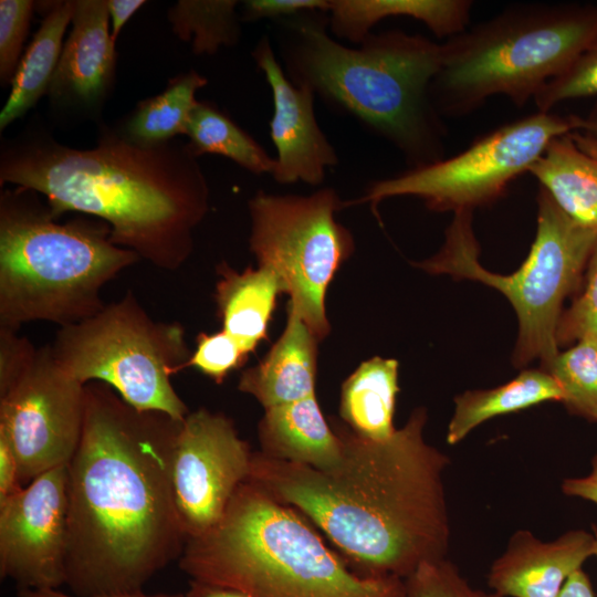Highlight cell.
<instances>
[{"label":"cell","mask_w":597,"mask_h":597,"mask_svg":"<svg viewBox=\"0 0 597 597\" xmlns=\"http://www.w3.org/2000/svg\"><path fill=\"white\" fill-rule=\"evenodd\" d=\"M557 597H596L587 573L579 568L566 580Z\"/></svg>","instance_id":"b9f144b4"},{"label":"cell","mask_w":597,"mask_h":597,"mask_svg":"<svg viewBox=\"0 0 597 597\" xmlns=\"http://www.w3.org/2000/svg\"><path fill=\"white\" fill-rule=\"evenodd\" d=\"M178 562L192 580L250 597H406L405 579L356 574L301 513L250 481Z\"/></svg>","instance_id":"5b68a950"},{"label":"cell","mask_w":597,"mask_h":597,"mask_svg":"<svg viewBox=\"0 0 597 597\" xmlns=\"http://www.w3.org/2000/svg\"><path fill=\"white\" fill-rule=\"evenodd\" d=\"M33 1H0V81L11 84L33 14Z\"/></svg>","instance_id":"836d02e7"},{"label":"cell","mask_w":597,"mask_h":597,"mask_svg":"<svg viewBox=\"0 0 597 597\" xmlns=\"http://www.w3.org/2000/svg\"><path fill=\"white\" fill-rule=\"evenodd\" d=\"M580 116L536 112L475 139L461 153L371 182L365 195L344 206L413 196L433 211L473 210L494 202L541 157L556 137L577 130Z\"/></svg>","instance_id":"8fae6325"},{"label":"cell","mask_w":597,"mask_h":597,"mask_svg":"<svg viewBox=\"0 0 597 597\" xmlns=\"http://www.w3.org/2000/svg\"><path fill=\"white\" fill-rule=\"evenodd\" d=\"M50 348L59 367L82 385L103 383L137 410L176 420L189 413L171 383L191 355L184 327L151 318L132 292L61 327Z\"/></svg>","instance_id":"9c48e42d"},{"label":"cell","mask_w":597,"mask_h":597,"mask_svg":"<svg viewBox=\"0 0 597 597\" xmlns=\"http://www.w3.org/2000/svg\"><path fill=\"white\" fill-rule=\"evenodd\" d=\"M182 420L85 385L78 447L67 463L65 583L80 597L142 590L187 543L171 482Z\"/></svg>","instance_id":"6da1fadb"},{"label":"cell","mask_w":597,"mask_h":597,"mask_svg":"<svg viewBox=\"0 0 597 597\" xmlns=\"http://www.w3.org/2000/svg\"><path fill=\"white\" fill-rule=\"evenodd\" d=\"M342 207L332 188L310 196L259 191L249 201L250 249L259 266L276 273L289 305L318 342L329 332L327 287L354 250L352 233L335 219Z\"/></svg>","instance_id":"30bf717a"},{"label":"cell","mask_w":597,"mask_h":597,"mask_svg":"<svg viewBox=\"0 0 597 597\" xmlns=\"http://www.w3.org/2000/svg\"><path fill=\"white\" fill-rule=\"evenodd\" d=\"M597 95V33L573 63L548 81L535 95L537 112L549 113L556 105Z\"/></svg>","instance_id":"f546056e"},{"label":"cell","mask_w":597,"mask_h":597,"mask_svg":"<svg viewBox=\"0 0 597 597\" xmlns=\"http://www.w3.org/2000/svg\"><path fill=\"white\" fill-rule=\"evenodd\" d=\"M472 6L469 0H331L328 28L336 38L360 44L383 19L407 17L448 40L468 28Z\"/></svg>","instance_id":"ffe728a7"},{"label":"cell","mask_w":597,"mask_h":597,"mask_svg":"<svg viewBox=\"0 0 597 597\" xmlns=\"http://www.w3.org/2000/svg\"><path fill=\"white\" fill-rule=\"evenodd\" d=\"M398 362L374 357L363 362L343 383L339 413L355 433L386 440L394 434L398 394Z\"/></svg>","instance_id":"cb8c5ba5"},{"label":"cell","mask_w":597,"mask_h":597,"mask_svg":"<svg viewBox=\"0 0 597 597\" xmlns=\"http://www.w3.org/2000/svg\"><path fill=\"white\" fill-rule=\"evenodd\" d=\"M207 83L206 77L192 70L175 76L161 93L137 104L121 134L144 146L168 143L178 135H186L199 102L196 92Z\"/></svg>","instance_id":"484cf974"},{"label":"cell","mask_w":597,"mask_h":597,"mask_svg":"<svg viewBox=\"0 0 597 597\" xmlns=\"http://www.w3.org/2000/svg\"><path fill=\"white\" fill-rule=\"evenodd\" d=\"M84 410L85 385L59 367L50 345L35 348L0 391V431L14 450L24 486L67 465L81 440Z\"/></svg>","instance_id":"7c38bea8"},{"label":"cell","mask_w":597,"mask_h":597,"mask_svg":"<svg viewBox=\"0 0 597 597\" xmlns=\"http://www.w3.org/2000/svg\"><path fill=\"white\" fill-rule=\"evenodd\" d=\"M244 21L286 19L305 12L327 13L331 0H248L242 2Z\"/></svg>","instance_id":"e575fe53"},{"label":"cell","mask_w":597,"mask_h":597,"mask_svg":"<svg viewBox=\"0 0 597 597\" xmlns=\"http://www.w3.org/2000/svg\"><path fill=\"white\" fill-rule=\"evenodd\" d=\"M559 385L574 415L597 422V339L584 337L558 353L545 369Z\"/></svg>","instance_id":"f1b7e54d"},{"label":"cell","mask_w":597,"mask_h":597,"mask_svg":"<svg viewBox=\"0 0 597 597\" xmlns=\"http://www.w3.org/2000/svg\"><path fill=\"white\" fill-rule=\"evenodd\" d=\"M576 144L597 157V102L585 117H580V126L572 132Z\"/></svg>","instance_id":"f35d334b"},{"label":"cell","mask_w":597,"mask_h":597,"mask_svg":"<svg viewBox=\"0 0 597 597\" xmlns=\"http://www.w3.org/2000/svg\"><path fill=\"white\" fill-rule=\"evenodd\" d=\"M36 192L0 196V328L81 322L105 304L102 289L140 258L111 240L104 221L57 223Z\"/></svg>","instance_id":"8992f818"},{"label":"cell","mask_w":597,"mask_h":597,"mask_svg":"<svg viewBox=\"0 0 597 597\" xmlns=\"http://www.w3.org/2000/svg\"><path fill=\"white\" fill-rule=\"evenodd\" d=\"M286 75L392 144L410 168L444 158L446 126L430 97L441 44L401 30L370 33L357 48L333 39L324 12L282 19Z\"/></svg>","instance_id":"277c9868"},{"label":"cell","mask_w":597,"mask_h":597,"mask_svg":"<svg viewBox=\"0 0 597 597\" xmlns=\"http://www.w3.org/2000/svg\"><path fill=\"white\" fill-rule=\"evenodd\" d=\"M248 353L226 331L200 333L196 337V348L185 368L193 367L214 383L221 384L234 369L244 365Z\"/></svg>","instance_id":"d6a6232c"},{"label":"cell","mask_w":597,"mask_h":597,"mask_svg":"<svg viewBox=\"0 0 597 597\" xmlns=\"http://www.w3.org/2000/svg\"><path fill=\"white\" fill-rule=\"evenodd\" d=\"M252 57L263 72L273 98L270 137L276 157L271 176L282 185L300 181L320 185L327 169L337 165L338 157L317 123L314 92L291 82L268 36L259 40Z\"/></svg>","instance_id":"9a60e30c"},{"label":"cell","mask_w":597,"mask_h":597,"mask_svg":"<svg viewBox=\"0 0 597 597\" xmlns=\"http://www.w3.org/2000/svg\"><path fill=\"white\" fill-rule=\"evenodd\" d=\"M218 273L216 302L222 329L250 354L266 338L282 283L275 272L264 266L237 272L221 263Z\"/></svg>","instance_id":"44dd1931"},{"label":"cell","mask_w":597,"mask_h":597,"mask_svg":"<svg viewBox=\"0 0 597 597\" xmlns=\"http://www.w3.org/2000/svg\"><path fill=\"white\" fill-rule=\"evenodd\" d=\"M186 144L195 157H227L254 175H272L275 159L226 113L208 102H198L187 127Z\"/></svg>","instance_id":"4316f807"},{"label":"cell","mask_w":597,"mask_h":597,"mask_svg":"<svg viewBox=\"0 0 597 597\" xmlns=\"http://www.w3.org/2000/svg\"><path fill=\"white\" fill-rule=\"evenodd\" d=\"M596 240V231L569 218L541 187L535 239L527 258L512 274L492 273L480 264L471 210L454 212L441 250L417 265L500 291L519 320L513 364L523 367L538 359L545 370L559 353L556 333L563 302L578 289Z\"/></svg>","instance_id":"ba28073f"},{"label":"cell","mask_w":597,"mask_h":597,"mask_svg":"<svg viewBox=\"0 0 597 597\" xmlns=\"http://www.w3.org/2000/svg\"><path fill=\"white\" fill-rule=\"evenodd\" d=\"M596 33L594 3L510 6L441 43L431 102L441 117L465 116L495 95L524 106Z\"/></svg>","instance_id":"52a82bcc"},{"label":"cell","mask_w":597,"mask_h":597,"mask_svg":"<svg viewBox=\"0 0 597 597\" xmlns=\"http://www.w3.org/2000/svg\"><path fill=\"white\" fill-rule=\"evenodd\" d=\"M184 597H250L249 595L226 586L200 580H190Z\"/></svg>","instance_id":"60d3db41"},{"label":"cell","mask_w":597,"mask_h":597,"mask_svg":"<svg viewBox=\"0 0 597 597\" xmlns=\"http://www.w3.org/2000/svg\"><path fill=\"white\" fill-rule=\"evenodd\" d=\"M595 544V530H570L551 542L519 530L491 565L488 586L503 597H557L570 575L594 556Z\"/></svg>","instance_id":"2e32d148"},{"label":"cell","mask_w":597,"mask_h":597,"mask_svg":"<svg viewBox=\"0 0 597 597\" xmlns=\"http://www.w3.org/2000/svg\"><path fill=\"white\" fill-rule=\"evenodd\" d=\"M252 454L226 415L200 408L184 418L175 440L171 482L187 541L221 520L250 475Z\"/></svg>","instance_id":"4fadbf2b"},{"label":"cell","mask_w":597,"mask_h":597,"mask_svg":"<svg viewBox=\"0 0 597 597\" xmlns=\"http://www.w3.org/2000/svg\"><path fill=\"white\" fill-rule=\"evenodd\" d=\"M235 0H180L168 10L172 32L190 42L195 54H214L239 41Z\"/></svg>","instance_id":"83f0119b"},{"label":"cell","mask_w":597,"mask_h":597,"mask_svg":"<svg viewBox=\"0 0 597 597\" xmlns=\"http://www.w3.org/2000/svg\"><path fill=\"white\" fill-rule=\"evenodd\" d=\"M74 4V0H66L46 6L41 25L22 55L11 82L9 97L0 113V130L23 116L48 94Z\"/></svg>","instance_id":"603a6c76"},{"label":"cell","mask_w":597,"mask_h":597,"mask_svg":"<svg viewBox=\"0 0 597 597\" xmlns=\"http://www.w3.org/2000/svg\"><path fill=\"white\" fill-rule=\"evenodd\" d=\"M596 532V544H595V553H594V556L597 558V531L595 530Z\"/></svg>","instance_id":"7bdbcfd3"},{"label":"cell","mask_w":597,"mask_h":597,"mask_svg":"<svg viewBox=\"0 0 597 597\" xmlns=\"http://www.w3.org/2000/svg\"><path fill=\"white\" fill-rule=\"evenodd\" d=\"M427 411H412L386 440H371L334 420L342 455L329 469L253 451L247 481L295 509L365 577L408 578L446 558L450 519L444 491L449 457L425 439Z\"/></svg>","instance_id":"7a4b0ae2"},{"label":"cell","mask_w":597,"mask_h":597,"mask_svg":"<svg viewBox=\"0 0 597 597\" xmlns=\"http://www.w3.org/2000/svg\"><path fill=\"white\" fill-rule=\"evenodd\" d=\"M405 584L406 597H503L474 588L447 558L421 565Z\"/></svg>","instance_id":"4dcf8cb0"},{"label":"cell","mask_w":597,"mask_h":597,"mask_svg":"<svg viewBox=\"0 0 597 597\" xmlns=\"http://www.w3.org/2000/svg\"><path fill=\"white\" fill-rule=\"evenodd\" d=\"M584 337L597 339V240L587 262L583 291L562 313L556 333L558 347Z\"/></svg>","instance_id":"1f68e13d"},{"label":"cell","mask_w":597,"mask_h":597,"mask_svg":"<svg viewBox=\"0 0 597 597\" xmlns=\"http://www.w3.org/2000/svg\"><path fill=\"white\" fill-rule=\"evenodd\" d=\"M563 391L544 369H525L514 379L492 389L467 390L454 398L447 442H461L482 422L544 401H563Z\"/></svg>","instance_id":"d4e9b609"},{"label":"cell","mask_w":597,"mask_h":597,"mask_svg":"<svg viewBox=\"0 0 597 597\" xmlns=\"http://www.w3.org/2000/svg\"><path fill=\"white\" fill-rule=\"evenodd\" d=\"M19 463L9 438L0 431V504L23 489Z\"/></svg>","instance_id":"d590c367"},{"label":"cell","mask_w":597,"mask_h":597,"mask_svg":"<svg viewBox=\"0 0 597 597\" xmlns=\"http://www.w3.org/2000/svg\"><path fill=\"white\" fill-rule=\"evenodd\" d=\"M69 537L67 465L33 479L0 504V576L22 589L65 583Z\"/></svg>","instance_id":"5bb4252c"},{"label":"cell","mask_w":597,"mask_h":597,"mask_svg":"<svg viewBox=\"0 0 597 597\" xmlns=\"http://www.w3.org/2000/svg\"><path fill=\"white\" fill-rule=\"evenodd\" d=\"M20 597H80L75 596L71 593H63L59 589H22L19 590ZM92 597H184V593L178 594H167V593H158V594H147L143 589L142 590H135V591H125V593H115V594H106V595H97Z\"/></svg>","instance_id":"ab89813d"},{"label":"cell","mask_w":597,"mask_h":597,"mask_svg":"<svg viewBox=\"0 0 597 597\" xmlns=\"http://www.w3.org/2000/svg\"><path fill=\"white\" fill-rule=\"evenodd\" d=\"M111 38L116 43L117 38L132 15L145 4L144 0H107Z\"/></svg>","instance_id":"74e56055"},{"label":"cell","mask_w":597,"mask_h":597,"mask_svg":"<svg viewBox=\"0 0 597 597\" xmlns=\"http://www.w3.org/2000/svg\"><path fill=\"white\" fill-rule=\"evenodd\" d=\"M72 29L48 95L59 106L94 111L106 97L116 62L105 0H75Z\"/></svg>","instance_id":"e0dca14e"},{"label":"cell","mask_w":597,"mask_h":597,"mask_svg":"<svg viewBox=\"0 0 597 597\" xmlns=\"http://www.w3.org/2000/svg\"><path fill=\"white\" fill-rule=\"evenodd\" d=\"M317 342L287 305V322L281 337L258 365L242 373L238 389L253 396L264 410L316 395Z\"/></svg>","instance_id":"ac0fdd59"},{"label":"cell","mask_w":597,"mask_h":597,"mask_svg":"<svg viewBox=\"0 0 597 597\" xmlns=\"http://www.w3.org/2000/svg\"><path fill=\"white\" fill-rule=\"evenodd\" d=\"M4 184L42 193L54 219L70 211L101 219L113 243L168 271L190 255L209 209L207 179L187 145L144 146L109 129L86 149L42 134L3 145Z\"/></svg>","instance_id":"3957f363"},{"label":"cell","mask_w":597,"mask_h":597,"mask_svg":"<svg viewBox=\"0 0 597 597\" xmlns=\"http://www.w3.org/2000/svg\"><path fill=\"white\" fill-rule=\"evenodd\" d=\"M260 452L266 457L326 470L342 455V443L325 420L316 395L265 409L259 422Z\"/></svg>","instance_id":"d6986e66"},{"label":"cell","mask_w":597,"mask_h":597,"mask_svg":"<svg viewBox=\"0 0 597 597\" xmlns=\"http://www.w3.org/2000/svg\"><path fill=\"white\" fill-rule=\"evenodd\" d=\"M527 172L569 218L597 232V157L572 132L554 138Z\"/></svg>","instance_id":"7402d4cb"},{"label":"cell","mask_w":597,"mask_h":597,"mask_svg":"<svg viewBox=\"0 0 597 597\" xmlns=\"http://www.w3.org/2000/svg\"><path fill=\"white\" fill-rule=\"evenodd\" d=\"M562 491L567 496L597 504V453L591 458L590 471L584 476L564 479Z\"/></svg>","instance_id":"8d00e7d4"}]
</instances>
